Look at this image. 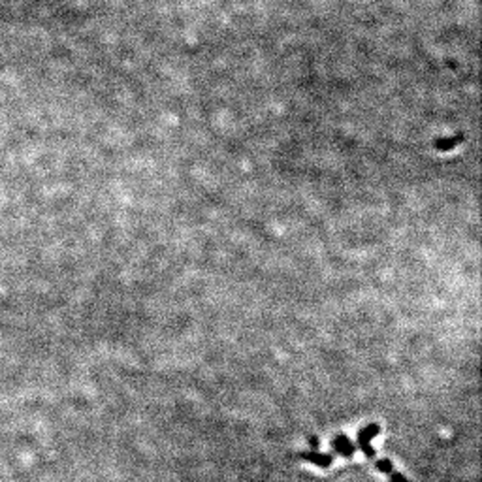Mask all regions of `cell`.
<instances>
[{
    "label": "cell",
    "instance_id": "7a4b0ae2",
    "mask_svg": "<svg viewBox=\"0 0 482 482\" xmlns=\"http://www.w3.org/2000/svg\"><path fill=\"white\" fill-rule=\"evenodd\" d=\"M332 446H334L336 454L343 456V458H350V456L356 452V446L352 445L349 439H347V435H343V434H339L337 437L332 441Z\"/></svg>",
    "mask_w": 482,
    "mask_h": 482
},
{
    "label": "cell",
    "instance_id": "277c9868",
    "mask_svg": "<svg viewBox=\"0 0 482 482\" xmlns=\"http://www.w3.org/2000/svg\"><path fill=\"white\" fill-rule=\"evenodd\" d=\"M375 467L381 471V473H385V475H388L390 471L394 469V465H392L390 459H377V461H375Z\"/></svg>",
    "mask_w": 482,
    "mask_h": 482
},
{
    "label": "cell",
    "instance_id": "52a82bcc",
    "mask_svg": "<svg viewBox=\"0 0 482 482\" xmlns=\"http://www.w3.org/2000/svg\"><path fill=\"white\" fill-rule=\"evenodd\" d=\"M309 443H311V446H313V448H314V446L318 448V439H314V437H309Z\"/></svg>",
    "mask_w": 482,
    "mask_h": 482
},
{
    "label": "cell",
    "instance_id": "8992f818",
    "mask_svg": "<svg viewBox=\"0 0 482 482\" xmlns=\"http://www.w3.org/2000/svg\"><path fill=\"white\" fill-rule=\"evenodd\" d=\"M360 448H362V452H363V454H365L367 458H373V456H375V448L371 446V443H362Z\"/></svg>",
    "mask_w": 482,
    "mask_h": 482
},
{
    "label": "cell",
    "instance_id": "6da1fadb",
    "mask_svg": "<svg viewBox=\"0 0 482 482\" xmlns=\"http://www.w3.org/2000/svg\"><path fill=\"white\" fill-rule=\"evenodd\" d=\"M300 458L305 459V461H311L313 465L320 467V469H326V467H330V465L334 463V454H320V452H316V450L301 452Z\"/></svg>",
    "mask_w": 482,
    "mask_h": 482
},
{
    "label": "cell",
    "instance_id": "5b68a950",
    "mask_svg": "<svg viewBox=\"0 0 482 482\" xmlns=\"http://www.w3.org/2000/svg\"><path fill=\"white\" fill-rule=\"evenodd\" d=\"M388 479H390V482H409L401 473H398L396 469H392L390 473H388Z\"/></svg>",
    "mask_w": 482,
    "mask_h": 482
},
{
    "label": "cell",
    "instance_id": "3957f363",
    "mask_svg": "<svg viewBox=\"0 0 482 482\" xmlns=\"http://www.w3.org/2000/svg\"><path fill=\"white\" fill-rule=\"evenodd\" d=\"M381 432V426L379 424H369V426H365L363 430L358 432V445L362 443H371V439H375L377 435Z\"/></svg>",
    "mask_w": 482,
    "mask_h": 482
}]
</instances>
